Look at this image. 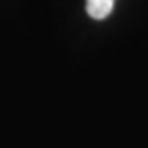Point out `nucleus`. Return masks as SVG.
Returning a JSON list of instances; mask_svg holds the SVG:
<instances>
[{"mask_svg": "<svg viewBox=\"0 0 148 148\" xmlns=\"http://www.w3.org/2000/svg\"><path fill=\"white\" fill-rule=\"evenodd\" d=\"M115 0H87V12L92 19H106Z\"/></svg>", "mask_w": 148, "mask_h": 148, "instance_id": "1", "label": "nucleus"}]
</instances>
